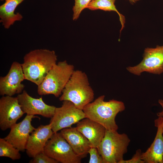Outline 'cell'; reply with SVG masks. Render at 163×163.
Returning <instances> with one entry per match:
<instances>
[{
  "instance_id": "cell-3",
  "label": "cell",
  "mask_w": 163,
  "mask_h": 163,
  "mask_svg": "<svg viewBox=\"0 0 163 163\" xmlns=\"http://www.w3.org/2000/svg\"><path fill=\"white\" fill-rule=\"evenodd\" d=\"M94 98L86 74L82 71L74 70L59 98L60 101H68L77 108L82 110Z\"/></svg>"
},
{
  "instance_id": "cell-8",
  "label": "cell",
  "mask_w": 163,
  "mask_h": 163,
  "mask_svg": "<svg viewBox=\"0 0 163 163\" xmlns=\"http://www.w3.org/2000/svg\"><path fill=\"white\" fill-rule=\"evenodd\" d=\"M126 69L130 73L139 76L145 72L155 75L163 73V45L156 46L155 48H146L143 58L138 65L127 67Z\"/></svg>"
},
{
  "instance_id": "cell-20",
  "label": "cell",
  "mask_w": 163,
  "mask_h": 163,
  "mask_svg": "<svg viewBox=\"0 0 163 163\" xmlns=\"http://www.w3.org/2000/svg\"><path fill=\"white\" fill-rule=\"evenodd\" d=\"M92 0H75V4L73 6V20H75L79 18L82 11L86 7Z\"/></svg>"
},
{
  "instance_id": "cell-16",
  "label": "cell",
  "mask_w": 163,
  "mask_h": 163,
  "mask_svg": "<svg viewBox=\"0 0 163 163\" xmlns=\"http://www.w3.org/2000/svg\"><path fill=\"white\" fill-rule=\"evenodd\" d=\"M76 128L88 140L91 147L97 148L106 130L101 124L87 117L78 122L77 123Z\"/></svg>"
},
{
  "instance_id": "cell-26",
  "label": "cell",
  "mask_w": 163,
  "mask_h": 163,
  "mask_svg": "<svg viewBox=\"0 0 163 163\" xmlns=\"http://www.w3.org/2000/svg\"><path fill=\"white\" fill-rule=\"evenodd\" d=\"M4 0H0V1H4Z\"/></svg>"
},
{
  "instance_id": "cell-13",
  "label": "cell",
  "mask_w": 163,
  "mask_h": 163,
  "mask_svg": "<svg viewBox=\"0 0 163 163\" xmlns=\"http://www.w3.org/2000/svg\"><path fill=\"white\" fill-rule=\"evenodd\" d=\"M53 133L50 124L40 125L36 128L30 133L26 144V151L27 155L33 158L43 152L47 141Z\"/></svg>"
},
{
  "instance_id": "cell-12",
  "label": "cell",
  "mask_w": 163,
  "mask_h": 163,
  "mask_svg": "<svg viewBox=\"0 0 163 163\" xmlns=\"http://www.w3.org/2000/svg\"><path fill=\"white\" fill-rule=\"evenodd\" d=\"M22 109L27 115H39L51 118L54 115L56 107L49 105L43 101L42 97L34 98L30 96L25 90L17 97Z\"/></svg>"
},
{
  "instance_id": "cell-5",
  "label": "cell",
  "mask_w": 163,
  "mask_h": 163,
  "mask_svg": "<svg viewBox=\"0 0 163 163\" xmlns=\"http://www.w3.org/2000/svg\"><path fill=\"white\" fill-rule=\"evenodd\" d=\"M130 140L125 133L106 130L105 135L97 148L104 163H119L127 152Z\"/></svg>"
},
{
  "instance_id": "cell-15",
  "label": "cell",
  "mask_w": 163,
  "mask_h": 163,
  "mask_svg": "<svg viewBox=\"0 0 163 163\" xmlns=\"http://www.w3.org/2000/svg\"><path fill=\"white\" fill-rule=\"evenodd\" d=\"M60 133L77 155L82 158L86 157L91 147V144L76 127L65 128Z\"/></svg>"
},
{
  "instance_id": "cell-10",
  "label": "cell",
  "mask_w": 163,
  "mask_h": 163,
  "mask_svg": "<svg viewBox=\"0 0 163 163\" xmlns=\"http://www.w3.org/2000/svg\"><path fill=\"white\" fill-rule=\"evenodd\" d=\"M24 113L17 97L6 95L0 99V127L2 131L11 128Z\"/></svg>"
},
{
  "instance_id": "cell-11",
  "label": "cell",
  "mask_w": 163,
  "mask_h": 163,
  "mask_svg": "<svg viewBox=\"0 0 163 163\" xmlns=\"http://www.w3.org/2000/svg\"><path fill=\"white\" fill-rule=\"evenodd\" d=\"M36 117H38L27 114L21 122L11 128L9 133L4 139L20 151H25L29 136L36 129L31 123L32 119Z\"/></svg>"
},
{
  "instance_id": "cell-22",
  "label": "cell",
  "mask_w": 163,
  "mask_h": 163,
  "mask_svg": "<svg viewBox=\"0 0 163 163\" xmlns=\"http://www.w3.org/2000/svg\"><path fill=\"white\" fill-rule=\"evenodd\" d=\"M88 154L90 156L89 163H104L103 159L97 148L91 147L89 150Z\"/></svg>"
},
{
  "instance_id": "cell-2",
  "label": "cell",
  "mask_w": 163,
  "mask_h": 163,
  "mask_svg": "<svg viewBox=\"0 0 163 163\" xmlns=\"http://www.w3.org/2000/svg\"><path fill=\"white\" fill-rule=\"evenodd\" d=\"M105 96H99L86 105L83 109L86 117L101 124L106 130L117 131L118 127L115 118L125 109L124 103L114 99L105 101Z\"/></svg>"
},
{
  "instance_id": "cell-23",
  "label": "cell",
  "mask_w": 163,
  "mask_h": 163,
  "mask_svg": "<svg viewBox=\"0 0 163 163\" xmlns=\"http://www.w3.org/2000/svg\"><path fill=\"white\" fill-rule=\"evenodd\" d=\"M142 152L140 149L137 150L133 157L130 159L121 161L119 163H144L142 159L141 155Z\"/></svg>"
},
{
  "instance_id": "cell-7",
  "label": "cell",
  "mask_w": 163,
  "mask_h": 163,
  "mask_svg": "<svg viewBox=\"0 0 163 163\" xmlns=\"http://www.w3.org/2000/svg\"><path fill=\"white\" fill-rule=\"evenodd\" d=\"M86 118L82 110L76 107L72 102L63 101L62 106L56 107L54 114L50 122L54 133L71 127L82 119Z\"/></svg>"
},
{
  "instance_id": "cell-9",
  "label": "cell",
  "mask_w": 163,
  "mask_h": 163,
  "mask_svg": "<svg viewBox=\"0 0 163 163\" xmlns=\"http://www.w3.org/2000/svg\"><path fill=\"white\" fill-rule=\"evenodd\" d=\"M24 79L21 64L13 62L7 75L0 77V94L12 96L15 94H20L24 87L21 83Z\"/></svg>"
},
{
  "instance_id": "cell-4",
  "label": "cell",
  "mask_w": 163,
  "mask_h": 163,
  "mask_svg": "<svg viewBox=\"0 0 163 163\" xmlns=\"http://www.w3.org/2000/svg\"><path fill=\"white\" fill-rule=\"evenodd\" d=\"M74 70V66L66 60L56 63L38 86V94L41 95L51 94L59 97Z\"/></svg>"
},
{
  "instance_id": "cell-14",
  "label": "cell",
  "mask_w": 163,
  "mask_h": 163,
  "mask_svg": "<svg viewBox=\"0 0 163 163\" xmlns=\"http://www.w3.org/2000/svg\"><path fill=\"white\" fill-rule=\"evenodd\" d=\"M154 122L157 128L155 139L150 146L142 154L141 158L144 163H163V120L158 117Z\"/></svg>"
},
{
  "instance_id": "cell-1",
  "label": "cell",
  "mask_w": 163,
  "mask_h": 163,
  "mask_svg": "<svg viewBox=\"0 0 163 163\" xmlns=\"http://www.w3.org/2000/svg\"><path fill=\"white\" fill-rule=\"evenodd\" d=\"M57 60L53 50L40 49L30 52L24 56L21 64L25 79L39 86Z\"/></svg>"
},
{
  "instance_id": "cell-19",
  "label": "cell",
  "mask_w": 163,
  "mask_h": 163,
  "mask_svg": "<svg viewBox=\"0 0 163 163\" xmlns=\"http://www.w3.org/2000/svg\"><path fill=\"white\" fill-rule=\"evenodd\" d=\"M20 151L4 138H0V156L8 157L13 160L21 158Z\"/></svg>"
},
{
  "instance_id": "cell-6",
  "label": "cell",
  "mask_w": 163,
  "mask_h": 163,
  "mask_svg": "<svg viewBox=\"0 0 163 163\" xmlns=\"http://www.w3.org/2000/svg\"><path fill=\"white\" fill-rule=\"evenodd\" d=\"M44 152L59 162L80 163L82 158L77 155L60 133H54L47 141Z\"/></svg>"
},
{
  "instance_id": "cell-25",
  "label": "cell",
  "mask_w": 163,
  "mask_h": 163,
  "mask_svg": "<svg viewBox=\"0 0 163 163\" xmlns=\"http://www.w3.org/2000/svg\"><path fill=\"white\" fill-rule=\"evenodd\" d=\"M130 3L133 4L136 3L137 2L140 0H128Z\"/></svg>"
},
{
  "instance_id": "cell-24",
  "label": "cell",
  "mask_w": 163,
  "mask_h": 163,
  "mask_svg": "<svg viewBox=\"0 0 163 163\" xmlns=\"http://www.w3.org/2000/svg\"><path fill=\"white\" fill-rule=\"evenodd\" d=\"M158 103L161 106L162 108V110L161 111L158 113H157V115L158 117H162L163 120V100L161 99H159L158 100ZM162 129L163 131V125Z\"/></svg>"
},
{
  "instance_id": "cell-17",
  "label": "cell",
  "mask_w": 163,
  "mask_h": 163,
  "mask_svg": "<svg viewBox=\"0 0 163 163\" xmlns=\"http://www.w3.org/2000/svg\"><path fill=\"white\" fill-rule=\"evenodd\" d=\"M0 6V22L5 29H8L16 21H21L23 16L14 11L17 7L24 0H5Z\"/></svg>"
},
{
  "instance_id": "cell-18",
  "label": "cell",
  "mask_w": 163,
  "mask_h": 163,
  "mask_svg": "<svg viewBox=\"0 0 163 163\" xmlns=\"http://www.w3.org/2000/svg\"><path fill=\"white\" fill-rule=\"evenodd\" d=\"M116 0H92L87 5L86 8L91 11L98 9L105 11H114L116 12L119 17L121 25L120 31L124 27L125 23L124 17L117 9L114 5Z\"/></svg>"
},
{
  "instance_id": "cell-21",
  "label": "cell",
  "mask_w": 163,
  "mask_h": 163,
  "mask_svg": "<svg viewBox=\"0 0 163 163\" xmlns=\"http://www.w3.org/2000/svg\"><path fill=\"white\" fill-rule=\"evenodd\" d=\"M30 163H58L55 160L50 157L43 152L37 155L29 162Z\"/></svg>"
}]
</instances>
